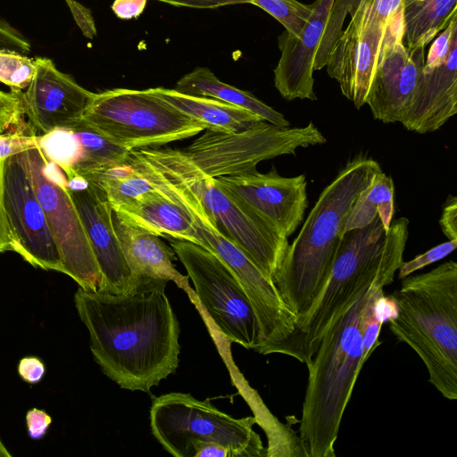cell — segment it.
<instances>
[{"label": "cell", "mask_w": 457, "mask_h": 457, "mask_svg": "<svg viewBox=\"0 0 457 457\" xmlns=\"http://www.w3.org/2000/svg\"><path fill=\"white\" fill-rule=\"evenodd\" d=\"M74 303L101 370L120 387L149 393L179 366V324L164 291L87 292Z\"/></svg>", "instance_id": "6da1fadb"}, {"label": "cell", "mask_w": 457, "mask_h": 457, "mask_svg": "<svg viewBox=\"0 0 457 457\" xmlns=\"http://www.w3.org/2000/svg\"><path fill=\"white\" fill-rule=\"evenodd\" d=\"M409 220L393 221L386 231L377 215L367 226L342 235L327 284L309 312L292 335L273 353H282L306 363L314 354L328 327L372 283L390 285L403 262L409 236Z\"/></svg>", "instance_id": "7a4b0ae2"}, {"label": "cell", "mask_w": 457, "mask_h": 457, "mask_svg": "<svg viewBox=\"0 0 457 457\" xmlns=\"http://www.w3.org/2000/svg\"><path fill=\"white\" fill-rule=\"evenodd\" d=\"M381 170L362 155L348 162L322 190L288 245L273 282L296 323L312 309L330 275L345 219L359 194Z\"/></svg>", "instance_id": "3957f363"}, {"label": "cell", "mask_w": 457, "mask_h": 457, "mask_svg": "<svg viewBox=\"0 0 457 457\" xmlns=\"http://www.w3.org/2000/svg\"><path fill=\"white\" fill-rule=\"evenodd\" d=\"M389 328L424 362L428 381L449 400L457 399V263L409 275L387 297Z\"/></svg>", "instance_id": "277c9868"}, {"label": "cell", "mask_w": 457, "mask_h": 457, "mask_svg": "<svg viewBox=\"0 0 457 457\" xmlns=\"http://www.w3.org/2000/svg\"><path fill=\"white\" fill-rule=\"evenodd\" d=\"M368 288L331 323L310 361L300 420L299 444L305 457H334L343 415L361 370L359 317Z\"/></svg>", "instance_id": "5b68a950"}, {"label": "cell", "mask_w": 457, "mask_h": 457, "mask_svg": "<svg viewBox=\"0 0 457 457\" xmlns=\"http://www.w3.org/2000/svg\"><path fill=\"white\" fill-rule=\"evenodd\" d=\"M82 120L129 150L157 147L205 129L202 122L148 89L112 88L94 93Z\"/></svg>", "instance_id": "8992f818"}, {"label": "cell", "mask_w": 457, "mask_h": 457, "mask_svg": "<svg viewBox=\"0 0 457 457\" xmlns=\"http://www.w3.org/2000/svg\"><path fill=\"white\" fill-rule=\"evenodd\" d=\"M255 417L235 419L190 394L170 393L155 397L150 409V427L162 446L175 457H187L194 440L215 442L235 457L268 456L253 427Z\"/></svg>", "instance_id": "52a82bcc"}, {"label": "cell", "mask_w": 457, "mask_h": 457, "mask_svg": "<svg viewBox=\"0 0 457 457\" xmlns=\"http://www.w3.org/2000/svg\"><path fill=\"white\" fill-rule=\"evenodd\" d=\"M326 142L312 121L304 127L279 128L262 120L235 132L204 129L188 146L178 151L195 174L216 179L239 174L256 168L262 161Z\"/></svg>", "instance_id": "ba28073f"}, {"label": "cell", "mask_w": 457, "mask_h": 457, "mask_svg": "<svg viewBox=\"0 0 457 457\" xmlns=\"http://www.w3.org/2000/svg\"><path fill=\"white\" fill-rule=\"evenodd\" d=\"M140 149L181 179L196 195L220 231L273 281L289 245L286 236L265 219L237 204L215 179L195 174L178 149Z\"/></svg>", "instance_id": "9c48e42d"}, {"label": "cell", "mask_w": 457, "mask_h": 457, "mask_svg": "<svg viewBox=\"0 0 457 457\" xmlns=\"http://www.w3.org/2000/svg\"><path fill=\"white\" fill-rule=\"evenodd\" d=\"M168 240L195 286L197 304L219 334L228 342L254 350L262 341V330L253 304L236 275L201 245Z\"/></svg>", "instance_id": "30bf717a"}, {"label": "cell", "mask_w": 457, "mask_h": 457, "mask_svg": "<svg viewBox=\"0 0 457 457\" xmlns=\"http://www.w3.org/2000/svg\"><path fill=\"white\" fill-rule=\"evenodd\" d=\"M36 195L58 248L64 274L87 292H101L102 276L62 170L38 146L22 152Z\"/></svg>", "instance_id": "8fae6325"}, {"label": "cell", "mask_w": 457, "mask_h": 457, "mask_svg": "<svg viewBox=\"0 0 457 457\" xmlns=\"http://www.w3.org/2000/svg\"><path fill=\"white\" fill-rule=\"evenodd\" d=\"M359 0H316L297 37L287 30L278 37L280 58L274 85L286 100L317 99L313 71L323 69L343 31V24Z\"/></svg>", "instance_id": "7c38bea8"}, {"label": "cell", "mask_w": 457, "mask_h": 457, "mask_svg": "<svg viewBox=\"0 0 457 457\" xmlns=\"http://www.w3.org/2000/svg\"><path fill=\"white\" fill-rule=\"evenodd\" d=\"M4 205L12 237V251L33 267L64 273L22 152L4 161Z\"/></svg>", "instance_id": "4fadbf2b"}, {"label": "cell", "mask_w": 457, "mask_h": 457, "mask_svg": "<svg viewBox=\"0 0 457 457\" xmlns=\"http://www.w3.org/2000/svg\"><path fill=\"white\" fill-rule=\"evenodd\" d=\"M403 9L389 18L366 97L373 118L401 122L408 111L425 63V48L408 51L403 43Z\"/></svg>", "instance_id": "5bb4252c"}, {"label": "cell", "mask_w": 457, "mask_h": 457, "mask_svg": "<svg viewBox=\"0 0 457 457\" xmlns=\"http://www.w3.org/2000/svg\"><path fill=\"white\" fill-rule=\"evenodd\" d=\"M457 112V13L431 44L411 105L408 130L434 132Z\"/></svg>", "instance_id": "9a60e30c"}, {"label": "cell", "mask_w": 457, "mask_h": 457, "mask_svg": "<svg viewBox=\"0 0 457 457\" xmlns=\"http://www.w3.org/2000/svg\"><path fill=\"white\" fill-rule=\"evenodd\" d=\"M215 180L237 204L273 224L287 237L303 219L308 205L303 174L282 177L275 167L267 173L253 168Z\"/></svg>", "instance_id": "2e32d148"}, {"label": "cell", "mask_w": 457, "mask_h": 457, "mask_svg": "<svg viewBox=\"0 0 457 457\" xmlns=\"http://www.w3.org/2000/svg\"><path fill=\"white\" fill-rule=\"evenodd\" d=\"M349 14L351 20L325 67L329 77L338 82L341 93L360 109L366 104L386 24L359 3Z\"/></svg>", "instance_id": "e0dca14e"}, {"label": "cell", "mask_w": 457, "mask_h": 457, "mask_svg": "<svg viewBox=\"0 0 457 457\" xmlns=\"http://www.w3.org/2000/svg\"><path fill=\"white\" fill-rule=\"evenodd\" d=\"M34 61L32 79L21 92L29 128L42 135L81 120L94 93L61 71L50 58L36 57Z\"/></svg>", "instance_id": "ac0fdd59"}, {"label": "cell", "mask_w": 457, "mask_h": 457, "mask_svg": "<svg viewBox=\"0 0 457 457\" xmlns=\"http://www.w3.org/2000/svg\"><path fill=\"white\" fill-rule=\"evenodd\" d=\"M69 191L102 276L101 292L112 295L142 293L119 243L112 220V209L105 193L92 183L78 189L69 187Z\"/></svg>", "instance_id": "d6986e66"}, {"label": "cell", "mask_w": 457, "mask_h": 457, "mask_svg": "<svg viewBox=\"0 0 457 457\" xmlns=\"http://www.w3.org/2000/svg\"><path fill=\"white\" fill-rule=\"evenodd\" d=\"M112 220L127 263L142 292L164 291L170 280L187 294L192 290L188 277L180 274L172 262L176 260L173 249L159 236L125 220L113 210Z\"/></svg>", "instance_id": "ffe728a7"}, {"label": "cell", "mask_w": 457, "mask_h": 457, "mask_svg": "<svg viewBox=\"0 0 457 457\" xmlns=\"http://www.w3.org/2000/svg\"><path fill=\"white\" fill-rule=\"evenodd\" d=\"M115 212L125 220L159 237L199 245L197 235L185 210L155 188L134 204Z\"/></svg>", "instance_id": "44dd1931"}, {"label": "cell", "mask_w": 457, "mask_h": 457, "mask_svg": "<svg viewBox=\"0 0 457 457\" xmlns=\"http://www.w3.org/2000/svg\"><path fill=\"white\" fill-rule=\"evenodd\" d=\"M148 90L180 112L202 122L205 129L235 132L263 120L247 110L214 98L186 95L161 87Z\"/></svg>", "instance_id": "7402d4cb"}, {"label": "cell", "mask_w": 457, "mask_h": 457, "mask_svg": "<svg viewBox=\"0 0 457 457\" xmlns=\"http://www.w3.org/2000/svg\"><path fill=\"white\" fill-rule=\"evenodd\" d=\"M174 89L179 93L214 98L247 110L279 128L290 127L285 116L252 93L220 80L206 67H196L180 78Z\"/></svg>", "instance_id": "603a6c76"}, {"label": "cell", "mask_w": 457, "mask_h": 457, "mask_svg": "<svg viewBox=\"0 0 457 457\" xmlns=\"http://www.w3.org/2000/svg\"><path fill=\"white\" fill-rule=\"evenodd\" d=\"M457 13V0H403V43L408 51L425 48Z\"/></svg>", "instance_id": "cb8c5ba5"}, {"label": "cell", "mask_w": 457, "mask_h": 457, "mask_svg": "<svg viewBox=\"0 0 457 457\" xmlns=\"http://www.w3.org/2000/svg\"><path fill=\"white\" fill-rule=\"evenodd\" d=\"M76 133L81 146V155L67 179L91 176L110 167L126 163L129 150L83 120L70 127Z\"/></svg>", "instance_id": "d4e9b609"}, {"label": "cell", "mask_w": 457, "mask_h": 457, "mask_svg": "<svg viewBox=\"0 0 457 457\" xmlns=\"http://www.w3.org/2000/svg\"><path fill=\"white\" fill-rule=\"evenodd\" d=\"M395 187L390 176L377 172L353 203L343 226L342 233L369 225L378 215L388 231L395 212Z\"/></svg>", "instance_id": "484cf974"}, {"label": "cell", "mask_w": 457, "mask_h": 457, "mask_svg": "<svg viewBox=\"0 0 457 457\" xmlns=\"http://www.w3.org/2000/svg\"><path fill=\"white\" fill-rule=\"evenodd\" d=\"M87 180L102 188L115 211L134 204L154 188L128 163L110 167Z\"/></svg>", "instance_id": "4316f807"}, {"label": "cell", "mask_w": 457, "mask_h": 457, "mask_svg": "<svg viewBox=\"0 0 457 457\" xmlns=\"http://www.w3.org/2000/svg\"><path fill=\"white\" fill-rule=\"evenodd\" d=\"M389 301L383 294V287L372 285L368 288L360 311L359 328L361 332L363 361L366 362L373 351L381 344L379 333L387 319Z\"/></svg>", "instance_id": "83f0119b"}, {"label": "cell", "mask_w": 457, "mask_h": 457, "mask_svg": "<svg viewBox=\"0 0 457 457\" xmlns=\"http://www.w3.org/2000/svg\"><path fill=\"white\" fill-rule=\"evenodd\" d=\"M279 21L288 33L297 37L312 12V4L297 0H250Z\"/></svg>", "instance_id": "f1b7e54d"}, {"label": "cell", "mask_w": 457, "mask_h": 457, "mask_svg": "<svg viewBox=\"0 0 457 457\" xmlns=\"http://www.w3.org/2000/svg\"><path fill=\"white\" fill-rule=\"evenodd\" d=\"M35 71L34 58L21 52L0 49V82L11 90L22 91L29 85Z\"/></svg>", "instance_id": "f546056e"}, {"label": "cell", "mask_w": 457, "mask_h": 457, "mask_svg": "<svg viewBox=\"0 0 457 457\" xmlns=\"http://www.w3.org/2000/svg\"><path fill=\"white\" fill-rule=\"evenodd\" d=\"M21 92L0 90V134L28 127L24 124Z\"/></svg>", "instance_id": "4dcf8cb0"}, {"label": "cell", "mask_w": 457, "mask_h": 457, "mask_svg": "<svg viewBox=\"0 0 457 457\" xmlns=\"http://www.w3.org/2000/svg\"><path fill=\"white\" fill-rule=\"evenodd\" d=\"M456 246L457 240H449L434 246L424 253L417 255L409 262H403L402 265L397 270L399 279H403L414 271H417L427 265L445 258L449 253L453 252Z\"/></svg>", "instance_id": "1f68e13d"}, {"label": "cell", "mask_w": 457, "mask_h": 457, "mask_svg": "<svg viewBox=\"0 0 457 457\" xmlns=\"http://www.w3.org/2000/svg\"><path fill=\"white\" fill-rule=\"evenodd\" d=\"M37 146V135L29 128L0 134V160Z\"/></svg>", "instance_id": "d6a6232c"}, {"label": "cell", "mask_w": 457, "mask_h": 457, "mask_svg": "<svg viewBox=\"0 0 457 457\" xmlns=\"http://www.w3.org/2000/svg\"><path fill=\"white\" fill-rule=\"evenodd\" d=\"M1 48L28 54L30 52L31 45L18 29L0 18V49Z\"/></svg>", "instance_id": "836d02e7"}, {"label": "cell", "mask_w": 457, "mask_h": 457, "mask_svg": "<svg viewBox=\"0 0 457 457\" xmlns=\"http://www.w3.org/2000/svg\"><path fill=\"white\" fill-rule=\"evenodd\" d=\"M52 421V417L45 410L37 408L29 410L25 416L29 436L33 440L42 439L46 436Z\"/></svg>", "instance_id": "e575fe53"}, {"label": "cell", "mask_w": 457, "mask_h": 457, "mask_svg": "<svg viewBox=\"0 0 457 457\" xmlns=\"http://www.w3.org/2000/svg\"><path fill=\"white\" fill-rule=\"evenodd\" d=\"M46 365L37 356H25L19 361L17 372L26 383L35 385L39 383L46 375Z\"/></svg>", "instance_id": "d590c367"}, {"label": "cell", "mask_w": 457, "mask_h": 457, "mask_svg": "<svg viewBox=\"0 0 457 457\" xmlns=\"http://www.w3.org/2000/svg\"><path fill=\"white\" fill-rule=\"evenodd\" d=\"M403 0H359V4L383 24L403 9Z\"/></svg>", "instance_id": "8d00e7d4"}, {"label": "cell", "mask_w": 457, "mask_h": 457, "mask_svg": "<svg viewBox=\"0 0 457 457\" xmlns=\"http://www.w3.org/2000/svg\"><path fill=\"white\" fill-rule=\"evenodd\" d=\"M65 1L83 35L87 38H94L96 35V28L91 11L76 0Z\"/></svg>", "instance_id": "74e56055"}, {"label": "cell", "mask_w": 457, "mask_h": 457, "mask_svg": "<svg viewBox=\"0 0 457 457\" xmlns=\"http://www.w3.org/2000/svg\"><path fill=\"white\" fill-rule=\"evenodd\" d=\"M439 225L449 240H457V198L450 195L443 206Z\"/></svg>", "instance_id": "f35d334b"}, {"label": "cell", "mask_w": 457, "mask_h": 457, "mask_svg": "<svg viewBox=\"0 0 457 457\" xmlns=\"http://www.w3.org/2000/svg\"><path fill=\"white\" fill-rule=\"evenodd\" d=\"M5 159L0 160V253L12 251V237L4 205V168Z\"/></svg>", "instance_id": "ab89813d"}, {"label": "cell", "mask_w": 457, "mask_h": 457, "mask_svg": "<svg viewBox=\"0 0 457 457\" xmlns=\"http://www.w3.org/2000/svg\"><path fill=\"white\" fill-rule=\"evenodd\" d=\"M187 457H235V454L218 443L194 440L190 443Z\"/></svg>", "instance_id": "60d3db41"}, {"label": "cell", "mask_w": 457, "mask_h": 457, "mask_svg": "<svg viewBox=\"0 0 457 457\" xmlns=\"http://www.w3.org/2000/svg\"><path fill=\"white\" fill-rule=\"evenodd\" d=\"M147 0H114L112 9L122 20L138 17L145 10Z\"/></svg>", "instance_id": "b9f144b4"}, {"label": "cell", "mask_w": 457, "mask_h": 457, "mask_svg": "<svg viewBox=\"0 0 457 457\" xmlns=\"http://www.w3.org/2000/svg\"><path fill=\"white\" fill-rule=\"evenodd\" d=\"M177 6L199 9L217 8L237 4H250V0H157Z\"/></svg>", "instance_id": "7bdbcfd3"}, {"label": "cell", "mask_w": 457, "mask_h": 457, "mask_svg": "<svg viewBox=\"0 0 457 457\" xmlns=\"http://www.w3.org/2000/svg\"><path fill=\"white\" fill-rule=\"evenodd\" d=\"M12 454L9 453L7 447L4 445L0 437V457H11Z\"/></svg>", "instance_id": "ee69618b"}]
</instances>
